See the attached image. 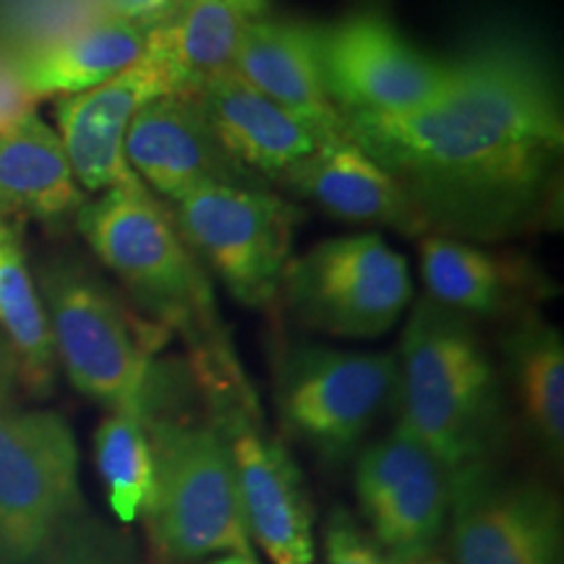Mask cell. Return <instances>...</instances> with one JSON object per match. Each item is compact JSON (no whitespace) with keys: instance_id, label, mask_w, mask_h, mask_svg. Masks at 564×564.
Wrapping results in <instances>:
<instances>
[{"instance_id":"1","label":"cell","mask_w":564,"mask_h":564,"mask_svg":"<svg viewBox=\"0 0 564 564\" xmlns=\"http://www.w3.org/2000/svg\"><path fill=\"white\" fill-rule=\"evenodd\" d=\"M447 89L392 118L348 116L345 137L398 181L429 236L491 243L546 223L560 192L564 116L552 63L494 32L453 58Z\"/></svg>"},{"instance_id":"2","label":"cell","mask_w":564,"mask_h":564,"mask_svg":"<svg viewBox=\"0 0 564 564\" xmlns=\"http://www.w3.org/2000/svg\"><path fill=\"white\" fill-rule=\"evenodd\" d=\"M400 426L432 453L449 481L497 465L505 384L474 319L421 299L398 350Z\"/></svg>"},{"instance_id":"3","label":"cell","mask_w":564,"mask_h":564,"mask_svg":"<svg viewBox=\"0 0 564 564\" xmlns=\"http://www.w3.org/2000/svg\"><path fill=\"white\" fill-rule=\"evenodd\" d=\"M74 223L137 306L165 329H178L192 361L232 352L223 340L207 278L150 188L102 192L76 212Z\"/></svg>"},{"instance_id":"4","label":"cell","mask_w":564,"mask_h":564,"mask_svg":"<svg viewBox=\"0 0 564 564\" xmlns=\"http://www.w3.org/2000/svg\"><path fill=\"white\" fill-rule=\"evenodd\" d=\"M152 449V491L141 520L165 562L192 564L253 554L228 442L212 421L144 411Z\"/></svg>"},{"instance_id":"5","label":"cell","mask_w":564,"mask_h":564,"mask_svg":"<svg viewBox=\"0 0 564 564\" xmlns=\"http://www.w3.org/2000/svg\"><path fill=\"white\" fill-rule=\"evenodd\" d=\"M37 291L55 358L70 384L110 413H141L154 371L152 356L167 329L137 319L100 280L66 259L40 267Z\"/></svg>"},{"instance_id":"6","label":"cell","mask_w":564,"mask_h":564,"mask_svg":"<svg viewBox=\"0 0 564 564\" xmlns=\"http://www.w3.org/2000/svg\"><path fill=\"white\" fill-rule=\"evenodd\" d=\"M282 426L322 460L343 463L398 398V352L293 345L274 384Z\"/></svg>"},{"instance_id":"7","label":"cell","mask_w":564,"mask_h":564,"mask_svg":"<svg viewBox=\"0 0 564 564\" xmlns=\"http://www.w3.org/2000/svg\"><path fill=\"white\" fill-rule=\"evenodd\" d=\"M82 514L79 449L53 411H0V564H47Z\"/></svg>"},{"instance_id":"8","label":"cell","mask_w":564,"mask_h":564,"mask_svg":"<svg viewBox=\"0 0 564 564\" xmlns=\"http://www.w3.org/2000/svg\"><path fill=\"white\" fill-rule=\"evenodd\" d=\"M183 243L199 253L228 293L249 308H272L291 264L303 212L257 188L207 186L167 204Z\"/></svg>"},{"instance_id":"9","label":"cell","mask_w":564,"mask_h":564,"mask_svg":"<svg viewBox=\"0 0 564 564\" xmlns=\"http://www.w3.org/2000/svg\"><path fill=\"white\" fill-rule=\"evenodd\" d=\"M282 293L295 319L316 333L371 340L405 314L413 299L403 253L377 232L322 241L288 264Z\"/></svg>"},{"instance_id":"10","label":"cell","mask_w":564,"mask_h":564,"mask_svg":"<svg viewBox=\"0 0 564 564\" xmlns=\"http://www.w3.org/2000/svg\"><path fill=\"white\" fill-rule=\"evenodd\" d=\"M319 61L340 118L405 116L436 100L455 74L453 58L419 51L377 13L319 30Z\"/></svg>"},{"instance_id":"11","label":"cell","mask_w":564,"mask_h":564,"mask_svg":"<svg viewBox=\"0 0 564 564\" xmlns=\"http://www.w3.org/2000/svg\"><path fill=\"white\" fill-rule=\"evenodd\" d=\"M447 533L455 564H564L560 497L497 465L449 481Z\"/></svg>"},{"instance_id":"12","label":"cell","mask_w":564,"mask_h":564,"mask_svg":"<svg viewBox=\"0 0 564 564\" xmlns=\"http://www.w3.org/2000/svg\"><path fill=\"white\" fill-rule=\"evenodd\" d=\"M352 486L366 531L394 562L432 556L447 533L449 476L413 434L398 423L358 449Z\"/></svg>"},{"instance_id":"13","label":"cell","mask_w":564,"mask_h":564,"mask_svg":"<svg viewBox=\"0 0 564 564\" xmlns=\"http://www.w3.org/2000/svg\"><path fill=\"white\" fill-rule=\"evenodd\" d=\"M228 442L238 497L251 541L274 564H314V507L299 465L272 436L259 432L251 394L209 408Z\"/></svg>"},{"instance_id":"14","label":"cell","mask_w":564,"mask_h":564,"mask_svg":"<svg viewBox=\"0 0 564 564\" xmlns=\"http://www.w3.org/2000/svg\"><path fill=\"white\" fill-rule=\"evenodd\" d=\"M167 95H175L171 74L141 53L133 66L112 79L55 100L58 137L84 194L147 188L126 162V133L147 102Z\"/></svg>"},{"instance_id":"15","label":"cell","mask_w":564,"mask_h":564,"mask_svg":"<svg viewBox=\"0 0 564 564\" xmlns=\"http://www.w3.org/2000/svg\"><path fill=\"white\" fill-rule=\"evenodd\" d=\"M126 162L144 186L171 204L207 186L267 192L262 178L223 150L192 97L167 95L147 102L126 133Z\"/></svg>"},{"instance_id":"16","label":"cell","mask_w":564,"mask_h":564,"mask_svg":"<svg viewBox=\"0 0 564 564\" xmlns=\"http://www.w3.org/2000/svg\"><path fill=\"white\" fill-rule=\"evenodd\" d=\"M232 70L314 131L324 144L348 139L343 118L324 87L319 30L299 21H251Z\"/></svg>"},{"instance_id":"17","label":"cell","mask_w":564,"mask_h":564,"mask_svg":"<svg viewBox=\"0 0 564 564\" xmlns=\"http://www.w3.org/2000/svg\"><path fill=\"white\" fill-rule=\"evenodd\" d=\"M278 183L335 220L379 225L411 238L429 236L426 223L398 181L350 139L322 144L282 173Z\"/></svg>"},{"instance_id":"18","label":"cell","mask_w":564,"mask_h":564,"mask_svg":"<svg viewBox=\"0 0 564 564\" xmlns=\"http://www.w3.org/2000/svg\"><path fill=\"white\" fill-rule=\"evenodd\" d=\"M192 100L223 150L267 186L324 144L236 70L212 76L194 91Z\"/></svg>"},{"instance_id":"19","label":"cell","mask_w":564,"mask_h":564,"mask_svg":"<svg viewBox=\"0 0 564 564\" xmlns=\"http://www.w3.org/2000/svg\"><path fill=\"white\" fill-rule=\"evenodd\" d=\"M419 262L429 299L468 319L510 314L541 288L525 262L436 232L419 238Z\"/></svg>"},{"instance_id":"20","label":"cell","mask_w":564,"mask_h":564,"mask_svg":"<svg viewBox=\"0 0 564 564\" xmlns=\"http://www.w3.org/2000/svg\"><path fill=\"white\" fill-rule=\"evenodd\" d=\"M84 204L87 194L76 183L58 131L37 112L0 133V212L6 217L61 223L76 217Z\"/></svg>"},{"instance_id":"21","label":"cell","mask_w":564,"mask_h":564,"mask_svg":"<svg viewBox=\"0 0 564 564\" xmlns=\"http://www.w3.org/2000/svg\"><path fill=\"white\" fill-rule=\"evenodd\" d=\"M251 17L232 0H183L181 11L162 13L147 30L144 55L165 66L175 95L192 97L204 82L232 70Z\"/></svg>"},{"instance_id":"22","label":"cell","mask_w":564,"mask_h":564,"mask_svg":"<svg viewBox=\"0 0 564 564\" xmlns=\"http://www.w3.org/2000/svg\"><path fill=\"white\" fill-rule=\"evenodd\" d=\"M150 26L108 17L45 51L11 58L34 100L70 97L112 79L144 53Z\"/></svg>"},{"instance_id":"23","label":"cell","mask_w":564,"mask_h":564,"mask_svg":"<svg viewBox=\"0 0 564 564\" xmlns=\"http://www.w3.org/2000/svg\"><path fill=\"white\" fill-rule=\"evenodd\" d=\"M507 369L528 432L549 460L564 455V340L544 316L525 312L507 333Z\"/></svg>"},{"instance_id":"24","label":"cell","mask_w":564,"mask_h":564,"mask_svg":"<svg viewBox=\"0 0 564 564\" xmlns=\"http://www.w3.org/2000/svg\"><path fill=\"white\" fill-rule=\"evenodd\" d=\"M0 335L9 345L17 382L34 398H47L58 377L51 324L37 280L11 217L0 212Z\"/></svg>"},{"instance_id":"25","label":"cell","mask_w":564,"mask_h":564,"mask_svg":"<svg viewBox=\"0 0 564 564\" xmlns=\"http://www.w3.org/2000/svg\"><path fill=\"white\" fill-rule=\"evenodd\" d=\"M95 463L112 514L121 523L141 518L152 491V449L141 413H108L95 432Z\"/></svg>"},{"instance_id":"26","label":"cell","mask_w":564,"mask_h":564,"mask_svg":"<svg viewBox=\"0 0 564 564\" xmlns=\"http://www.w3.org/2000/svg\"><path fill=\"white\" fill-rule=\"evenodd\" d=\"M102 19L100 0H0V51L11 58L45 51Z\"/></svg>"},{"instance_id":"27","label":"cell","mask_w":564,"mask_h":564,"mask_svg":"<svg viewBox=\"0 0 564 564\" xmlns=\"http://www.w3.org/2000/svg\"><path fill=\"white\" fill-rule=\"evenodd\" d=\"M47 564H137L118 539L84 514H76L55 541Z\"/></svg>"},{"instance_id":"28","label":"cell","mask_w":564,"mask_h":564,"mask_svg":"<svg viewBox=\"0 0 564 564\" xmlns=\"http://www.w3.org/2000/svg\"><path fill=\"white\" fill-rule=\"evenodd\" d=\"M327 564H398L345 507H335L322 531Z\"/></svg>"},{"instance_id":"29","label":"cell","mask_w":564,"mask_h":564,"mask_svg":"<svg viewBox=\"0 0 564 564\" xmlns=\"http://www.w3.org/2000/svg\"><path fill=\"white\" fill-rule=\"evenodd\" d=\"M37 102L21 84L11 55L0 51V133L11 131L24 118L37 112Z\"/></svg>"},{"instance_id":"30","label":"cell","mask_w":564,"mask_h":564,"mask_svg":"<svg viewBox=\"0 0 564 564\" xmlns=\"http://www.w3.org/2000/svg\"><path fill=\"white\" fill-rule=\"evenodd\" d=\"M100 3L108 11V17L150 26L152 21H158L165 13L171 0H100Z\"/></svg>"},{"instance_id":"31","label":"cell","mask_w":564,"mask_h":564,"mask_svg":"<svg viewBox=\"0 0 564 564\" xmlns=\"http://www.w3.org/2000/svg\"><path fill=\"white\" fill-rule=\"evenodd\" d=\"M13 384H19L17 369H13V358H11L9 345H6L3 335H0V411H3V405L9 403Z\"/></svg>"},{"instance_id":"32","label":"cell","mask_w":564,"mask_h":564,"mask_svg":"<svg viewBox=\"0 0 564 564\" xmlns=\"http://www.w3.org/2000/svg\"><path fill=\"white\" fill-rule=\"evenodd\" d=\"M207 564H259V562L253 554H223V556H215V560H209Z\"/></svg>"},{"instance_id":"33","label":"cell","mask_w":564,"mask_h":564,"mask_svg":"<svg viewBox=\"0 0 564 564\" xmlns=\"http://www.w3.org/2000/svg\"><path fill=\"white\" fill-rule=\"evenodd\" d=\"M232 3L236 6H241V9L249 13V17L257 21L259 17H262L264 13V6H267V0H232Z\"/></svg>"},{"instance_id":"34","label":"cell","mask_w":564,"mask_h":564,"mask_svg":"<svg viewBox=\"0 0 564 564\" xmlns=\"http://www.w3.org/2000/svg\"><path fill=\"white\" fill-rule=\"evenodd\" d=\"M405 564H447V562L436 560V556H426V560H415V562H405Z\"/></svg>"}]
</instances>
